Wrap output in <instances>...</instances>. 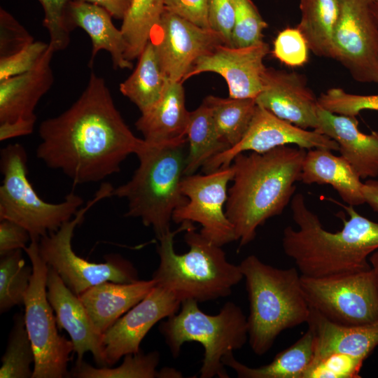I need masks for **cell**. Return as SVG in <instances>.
Returning a JSON list of instances; mask_svg holds the SVG:
<instances>
[{"label": "cell", "instance_id": "1", "mask_svg": "<svg viewBox=\"0 0 378 378\" xmlns=\"http://www.w3.org/2000/svg\"><path fill=\"white\" fill-rule=\"evenodd\" d=\"M38 134L36 157L74 184L99 182L118 173L121 163L146 144L130 130L104 79L93 71L78 99L42 121Z\"/></svg>", "mask_w": 378, "mask_h": 378}, {"label": "cell", "instance_id": "2", "mask_svg": "<svg viewBox=\"0 0 378 378\" xmlns=\"http://www.w3.org/2000/svg\"><path fill=\"white\" fill-rule=\"evenodd\" d=\"M290 208L298 228H284L282 247L302 276L327 277L371 269L369 256L378 248V223L348 205L349 220H344L341 230L332 232L323 228L302 193L294 195Z\"/></svg>", "mask_w": 378, "mask_h": 378}, {"label": "cell", "instance_id": "3", "mask_svg": "<svg viewBox=\"0 0 378 378\" xmlns=\"http://www.w3.org/2000/svg\"><path fill=\"white\" fill-rule=\"evenodd\" d=\"M306 153L283 146L263 153H241L233 159L225 211L240 247L251 242L258 227L280 215L291 201Z\"/></svg>", "mask_w": 378, "mask_h": 378}, {"label": "cell", "instance_id": "4", "mask_svg": "<svg viewBox=\"0 0 378 378\" xmlns=\"http://www.w3.org/2000/svg\"><path fill=\"white\" fill-rule=\"evenodd\" d=\"M239 266L249 300L248 342L255 354L264 355L281 332L307 323L311 308L297 267L277 268L254 255Z\"/></svg>", "mask_w": 378, "mask_h": 378}, {"label": "cell", "instance_id": "5", "mask_svg": "<svg viewBox=\"0 0 378 378\" xmlns=\"http://www.w3.org/2000/svg\"><path fill=\"white\" fill-rule=\"evenodd\" d=\"M187 139L150 144L136 155L139 165L131 179L113 188L112 196L128 202L126 217L138 218L151 227L157 238L170 231L176 209L188 198L181 188L185 176Z\"/></svg>", "mask_w": 378, "mask_h": 378}, {"label": "cell", "instance_id": "6", "mask_svg": "<svg viewBox=\"0 0 378 378\" xmlns=\"http://www.w3.org/2000/svg\"><path fill=\"white\" fill-rule=\"evenodd\" d=\"M179 230L158 238L159 265L152 279L155 285L172 293L181 302H203L225 298L244 278L240 267L230 262L222 246L209 241L192 227L184 239L189 251L176 253L174 238Z\"/></svg>", "mask_w": 378, "mask_h": 378}, {"label": "cell", "instance_id": "7", "mask_svg": "<svg viewBox=\"0 0 378 378\" xmlns=\"http://www.w3.org/2000/svg\"><path fill=\"white\" fill-rule=\"evenodd\" d=\"M165 319L159 329L174 358L186 342L200 343L204 351L200 377H229L223 358L242 348L248 340L247 318L238 305L227 302L217 314L209 315L197 301L187 300Z\"/></svg>", "mask_w": 378, "mask_h": 378}, {"label": "cell", "instance_id": "8", "mask_svg": "<svg viewBox=\"0 0 378 378\" xmlns=\"http://www.w3.org/2000/svg\"><path fill=\"white\" fill-rule=\"evenodd\" d=\"M27 154L20 144L1 150L0 220L8 219L25 227L31 241H39L70 220L83 204L74 192L59 203L41 199L27 177Z\"/></svg>", "mask_w": 378, "mask_h": 378}, {"label": "cell", "instance_id": "9", "mask_svg": "<svg viewBox=\"0 0 378 378\" xmlns=\"http://www.w3.org/2000/svg\"><path fill=\"white\" fill-rule=\"evenodd\" d=\"M113 190L111 184L104 183L94 197L70 220L38 241L41 258L78 296L104 281L127 284L139 280L138 271L133 264L118 254H108L105 256V262L97 263L78 255L72 248V238L77 225L83 222L85 214L92 206L99 200L111 197Z\"/></svg>", "mask_w": 378, "mask_h": 378}, {"label": "cell", "instance_id": "10", "mask_svg": "<svg viewBox=\"0 0 378 378\" xmlns=\"http://www.w3.org/2000/svg\"><path fill=\"white\" fill-rule=\"evenodd\" d=\"M33 269L24 301V322L35 360L31 378L70 377L68 363L74 344L59 334L53 309L47 298L49 266L41 258L38 241L31 240L24 248Z\"/></svg>", "mask_w": 378, "mask_h": 378}, {"label": "cell", "instance_id": "11", "mask_svg": "<svg viewBox=\"0 0 378 378\" xmlns=\"http://www.w3.org/2000/svg\"><path fill=\"white\" fill-rule=\"evenodd\" d=\"M310 308L343 325L378 321V282L372 269L327 277L301 275Z\"/></svg>", "mask_w": 378, "mask_h": 378}, {"label": "cell", "instance_id": "12", "mask_svg": "<svg viewBox=\"0 0 378 378\" xmlns=\"http://www.w3.org/2000/svg\"><path fill=\"white\" fill-rule=\"evenodd\" d=\"M330 58L357 82L378 84V23L370 0H342Z\"/></svg>", "mask_w": 378, "mask_h": 378}, {"label": "cell", "instance_id": "13", "mask_svg": "<svg viewBox=\"0 0 378 378\" xmlns=\"http://www.w3.org/2000/svg\"><path fill=\"white\" fill-rule=\"evenodd\" d=\"M233 174L230 165L204 175H185L181 188L188 202L174 211L172 221L177 224L200 223L202 235L219 246L237 241L234 227L225 211L227 185Z\"/></svg>", "mask_w": 378, "mask_h": 378}, {"label": "cell", "instance_id": "14", "mask_svg": "<svg viewBox=\"0 0 378 378\" xmlns=\"http://www.w3.org/2000/svg\"><path fill=\"white\" fill-rule=\"evenodd\" d=\"M149 41L169 80L181 83L197 59L220 44L226 45L220 34L200 27L165 9Z\"/></svg>", "mask_w": 378, "mask_h": 378}, {"label": "cell", "instance_id": "15", "mask_svg": "<svg viewBox=\"0 0 378 378\" xmlns=\"http://www.w3.org/2000/svg\"><path fill=\"white\" fill-rule=\"evenodd\" d=\"M295 144L304 149L326 148L339 150L337 143L317 132L299 127L281 119L257 104L250 125L235 146L209 159L202 167L204 173L230 167L239 153L251 151L263 153L276 147Z\"/></svg>", "mask_w": 378, "mask_h": 378}, {"label": "cell", "instance_id": "16", "mask_svg": "<svg viewBox=\"0 0 378 378\" xmlns=\"http://www.w3.org/2000/svg\"><path fill=\"white\" fill-rule=\"evenodd\" d=\"M181 305V302L172 293L155 285L102 335L107 367L125 355L139 352L140 344L152 327L176 313Z\"/></svg>", "mask_w": 378, "mask_h": 378}, {"label": "cell", "instance_id": "17", "mask_svg": "<svg viewBox=\"0 0 378 378\" xmlns=\"http://www.w3.org/2000/svg\"><path fill=\"white\" fill-rule=\"evenodd\" d=\"M269 52L265 41L241 48L220 44L197 59L183 82L203 72H214L225 80L230 97L255 99L262 89L267 69L263 60Z\"/></svg>", "mask_w": 378, "mask_h": 378}, {"label": "cell", "instance_id": "18", "mask_svg": "<svg viewBox=\"0 0 378 378\" xmlns=\"http://www.w3.org/2000/svg\"><path fill=\"white\" fill-rule=\"evenodd\" d=\"M255 102L278 118L299 127L315 130L317 127L318 98L301 74L267 68L262 89Z\"/></svg>", "mask_w": 378, "mask_h": 378}, {"label": "cell", "instance_id": "19", "mask_svg": "<svg viewBox=\"0 0 378 378\" xmlns=\"http://www.w3.org/2000/svg\"><path fill=\"white\" fill-rule=\"evenodd\" d=\"M46 290L48 300L55 314L58 328L66 330L74 344L76 361L90 352L98 367H107L102 346V334L94 327L80 300L63 282L57 272L49 267Z\"/></svg>", "mask_w": 378, "mask_h": 378}, {"label": "cell", "instance_id": "20", "mask_svg": "<svg viewBox=\"0 0 378 378\" xmlns=\"http://www.w3.org/2000/svg\"><path fill=\"white\" fill-rule=\"evenodd\" d=\"M354 116L331 113L319 106L314 131L335 141L340 155L360 178L378 176V132L366 134L358 129Z\"/></svg>", "mask_w": 378, "mask_h": 378}, {"label": "cell", "instance_id": "21", "mask_svg": "<svg viewBox=\"0 0 378 378\" xmlns=\"http://www.w3.org/2000/svg\"><path fill=\"white\" fill-rule=\"evenodd\" d=\"M55 53L49 44L32 69L0 82V123L37 119L35 108L54 83L50 62Z\"/></svg>", "mask_w": 378, "mask_h": 378}, {"label": "cell", "instance_id": "22", "mask_svg": "<svg viewBox=\"0 0 378 378\" xmlns=\"http://www.w3.org/2000/svg\"><path fill=\"white\" fill-rule=\"evenodd\" d=\"M308 328L314 337V356L318 360L329 355H349L365 360L378 346V321L363 325L332 322L311 308Z\"/></svg>", "mask_w": 378, "mask_h": 378}, {"label": "cell", "instance_id": "23", "mask_svg": "<svg viewBox=\"0 0 378 378\" xmlns=\"http://www.w3.org/2000/svg\"><path fill=\"white\" fill-rule=\"evenodd\" d=\"M112 16L103 8L88 2L72 0L66 8V21L71 31L83 29L92 41L88 66L92 68L97 52L102 50L111 56L114 69H132V62L125 58L127 44L120 29L113 24Z\"/></svg>", "mask_w": 378, "mask_h": 378}, {"label": "cell", "instance_id": "24", "mask_svg": "<svg viewBox=\"0 0 378 378\" xmlns=\"http://www.w3.org/2000/svg\"><path fill=\"white\" fill-rule=\"evenodd\" d=\"M155 284L153 279L127 284L108 281L88 288L78 297L94 328L103 335Z\"/></svg>", "mask_w": 378, "mask_h": 378}, {"label": "cell", "instance_id": "25", "mask_svg": "<svg viewBox=\"0 0 378 378\" xmlns=\"http://www.w3.org/2000/svg\"><path fill=\"white\" fill-rule=\"evenodd\" d=\"M300 181L304 184L330 185L349 206L365 203L363 183L342 155H335L326 148L309 149L304 156Z\"/></svg>", "mask_w": 378, "mask_h": 378}, {"label": "cell", "instance_id": "26", "mask_svg": "<svg viewBox=\"0 0 378 378\" xmlns=\"http://www.w3.org/2000/svg\"><path fill=\"white\" fill-rule=\"evenodd\" d=\"M189 117L183 83L170 81L160 99L141 113L135 127L148 143L170 142L186 138Z\"/></svg>", "mask_w": 378, "mask_h": 378}, {"label": "cell", "instance_id": "27", "mask_svg": "<svg viewBox=\"0 0 378 378\" xmlns=\"http://www.w3.org/2000/svg\"><path fill=\"white\" fill-rule=\"evenodd\" d=\"M314 356V337L307 330L295 343L279 352L269 364L251 368L238 361L230 352L223 363L232 369L240 378H304Z\"/></svg>", "mask_w": 378, "mask_h": 378}, {"label": "cell", "instance_id": "28", "mask_svg": "<svg viewBox=\"0 0 378 378\" xmlns=\"http://www.w3.org/2000/svg\"><path fill=\"white\" fill-rule=\"evenodd\" d=\"M138 59L132 74L120 84V91L141 113L160 99L171 80L162 69L150 41Z\"/></svg>", "mask_w": 378, "mask_h": 378}, {"label": "cell", "instance_id": "29", "mask_svg": "<svg viewBox=\"0 0 378 378\" xmlns=\"http://www.w3.org/2000/svg\"><path fill=\"white\" fill-rule=\"evenodd\" d=\"M341 5L342 0H300L301 17L297 27L314 55L330 58Z\"/></svg>", "mask_w": 378, "mask_h": 378}, {"label": "cell", "instance_id": "30", "mask_svg": "<svg viewBox=\"0 0 378 378\" xmlns=\"http://www.w3.org/2000/svg\"><path fill=\"white\" fill-rule=\"evenodd\" d=\"M185 175L195 174L211 158L230 147L219 136L209 107L204 102L190 112Z\"/></svg>", "mask_w": 378, "mask_h": 378}, {"label": "cell", "instance_id": "31", "mask_svg": "<svg viewBox=\"0 0 378 378\" xmlns=\"http://www.w3.org/2000/svg\"><path fill=\"white\" fill-rule=\"evenodd\" d=\"M203 102L211 109L216 130L230 147L246 134L257 106L255 98H222L209 95Z\"/></svg>", "mask_w": 378, "mask_h": 378}, {"label": "cell", "instance_id": "32", "mask_svg": "<svg viewBox=\"0 0 378 378\" xmlns=\"http://www.w3.org/2000/svg\"><path fill=\"white\" fill-rule=\"evenodd\" d=\"M164 9V0H132L120 28L127 44V60L139 57Z\"/></svg>", "mask_w": 378, "mask_h": 378}, {"label": "cell", "instance_id": "33", "mask_svg": "<svg viewBox=\"0 0 378 378\" xmlns=\"http://www.w3.org/2000/svg\"><path fill=\"white\" fill-rule=\"evenodd\" d=\"M160 354L151 351L145 354L140 351L124 356L119 366L95 368L83 360L76 361L70 372V377L76 378H160L157 367Z\"/></svg>", "mask_w": 378, "mask_h": 378}, {"label": "cell", "instance_id": "34", "mask_svg": "<svg viewBox=\"0 0 378 378\" xmlns=\"http://www.w3.org/2000/svg\"><path fill=\"white\" fill-rule=\"evenodd\" d=\"M35 356L22 313L13 317L6 349L1 358V378L32 377Z\"/></svg>", "mask_w": 378, "mask_h": 378}, {"label": "cell", "instance_id": "35", "mask_svg": "<svg viewBox=\"0 0 378 378\" xmlns=\"http://www.w3.org/2000/svg\"><path fill=\"white\" fill-rule=\"evenodd\" d=\"M33 269L27 265L22 249L1 255L0 312L3 314L16 305L24 304Z\"/></svg>", "mask_w": 378, "mask_h": 378}, {"label": "cell", "instance_id": "36", "mask_svg": "<svg viewBox=\"0 0 378 378\" xmlns=\"http://www.w3.org/2000/svg\"><path fill=\"white\" fill-rule=\"evenodd\" d=\"M234 24L232 33V47L241 48L263 42V30L267 22L251 0H233Z\"/></svg>", "mask_w": 378, "mask_h": 378}, {"label": "cell", "instance_id": "37", "mask_svg": "<svg viewBox=\"0 0 378 378\" xmlns=\"http://www.w3.org/2000/svg\"><path fill=\"white\" fill-rule=\"evenodd\" d=\"M318 104L336 114L356 117L361 111H378V94H350L340 88H332L321 94Z\"/></svg>", "mask_w": 378, "mask_h": 378}, {"label": "cell", "instance_id": "38", "mask_svg": "<svg viewBox=\"0 0 378 378\" xmlns=\"http://www.w3.org/2000/svg\"><path fill=\"white\" fill-rule=\"evenodd\" d=\"M364 360L335 354L313 361L304 378H357Z\"/></svg>", "mask_w": 378, "mask_h": 378}, {"label": "cell", "instance_id": "39", "mask_svg": "<svg viewBox=\"0 0 378 378\" xmlns=\"http://www.w3.org/2000/svg\"><path fill=\"white\" fill-rule=\"evenodd\" d=\"M307 41L298 28L288 27L281 31L274 41L272 54L288 66H300L309 59Z\"/></svg>", "mask_w": 378, "mask_h": 378}, {"label": "cell", "instance_id": "40", "mask_svg": "<svg viewBox=\"0 0 378 378\" xmlns=\"http://www.w3.org/2000/svg\"><path fill=\"white\" fill-rule=\"evenodd\" d=\"M44 10L43 26L50 36L49 44L55 52L64 50L70 43L66 21V8L72 0H38Z\"/></svg>", "mask_w": 378, "mask_h": 378}, {"label": "cell", "instance_id": "41", "mask_svg": "<svg viewBox=\"0 0 378 378\" xmlns=\"http://www.w3.org/2000/svg\"><path fill=\"white\" fill-rule=\"evenodd\" d=\"M48 46L49 43L33 41L14 54L0 57V82L32 69Z\"/></svg>", "mask_w": 378, "mask_h": 378}, {"label": "cell", "instance_id": "42", "mask_svg": "<svg viewBox=\"0 0 378 378\" xmlns=\"http://www.w3.org/2000/svg\"><path fill=\"white\" fill-rule=\"evenodd\" d=\"M34 41L33 37L2 8L0 9V57L14 54Z\"/></svg>", "mask_w": 378, "mask_h": 378}, {"label": "cell", "instance_id": "43", "mask_svg": "<svg viewBox=\"0 0 378 378\" xmlns=\"http://www.w3.org/2000/svg\"><path fill=\"white\" fill-rule=\"evenodd\" d=\"M210 29L220 34L227 46H232V33L234 24L233 0H208Z\"/></svg>", "mask_w": 378, "mask_h": 378}, {"label": "cell", "instance_id": "44", "mask_svg": "<svg viewBox=\"0 0 378 378\" xmlns=\"http://www.w3.org/2000/svg\"><path fill=\"white\" fill-rule=\"evenodd\" d=\"M165 10L204 29H210L208 0H164Z\"/></svg>", "mask_w": 378, "mask_h": 378}, {"label": "cell", "instance_id": "45", "mask_svg": "<svg viewBox=\"0 0 378 378\" xmlns=\"http://www.w3.org/2000/svg\"><path fill=\"white\" fill-rule=\"evenodd\" d=\"M31 236L28 230L18 223L0 220V255L27 246Z\"/></svg>", "mask_w": 378, "mask_h": 378}, {"label": "cell", "instance_id": "46", "mask_svg": "<svg viewBox=\"0 0 378 378\" xmlns=\"http://www.w3.org/2000/svg\"><path fill=\"white\" fill-rule=\"evenodd\" d=\"M36 121V120L20 119L14 122L0 123V141L31 134Z\"/></svg>", "mask_w": 378, "mask_h": 378}, {"label": "cell", "instance_id": "47", "mask_svg": "<svg viewBox=\"0 0 378 378\" xmlns=\"http://www.w3.org/2000/svg\"><path fill=\"white\" fill-rule=\"evenodd\" d=\"M97 5L112 17L122 20L130 8L132 0H76Z\"/></svg>", "mask_w": 378, "mask_h": 378}, {"label": "cell", "instance_id": "48", "mask_svg": "<svg viewBox=\"0 0 378 378\" xmlns=\"http://www.w3.org/2000/svg\"><path fill=\"white\" fill-rule=\"evenodd\" d=\"M363 193L365 203L378 212V180L369 179L363 183Z\"/></svg>", "mask_w": 378, "mask_h": 378}, {"label": "cell", "instance_id": "49", "mask_svg": "<svg viewBox=\"0 0 378 378\" xmlns=\"http://www.w3.org/2000/svg\"><path fill=\"white\" fill-rule=\"evenodd\" d=\"M369 262L371 269L378 282V248L370 254L369 256Z\"/></svg>", "mask_w": 378, "mask_h": 378}, {"label": "cell", "instance_id": "50", "mask_svg": "<svg viewBox=\"0 0 378 378\" xmlns=\"http://www.w3.org/2000/svg\"><path fill=\"white\" fill-rule=\"evenodd\" d=\"M372 10H373L374 17H375V18L377 20V23H378V4H375L372 3Z\"/></svg>", "mask_w": 378, "mask_h": 378}, {"label": "cell", "instance_id": "51", "mask_svg": "<svg viewBox=\"0 0 378 378\" xmlns=\"http://www.w3.org/2000/svg\"><path fill=\"white\" fill-rule=\"evenodd\" d=\"M372 4H378V0H370Z\"/></svg>", "mask_w": 378, "mask_h": 378}]
</instances>
